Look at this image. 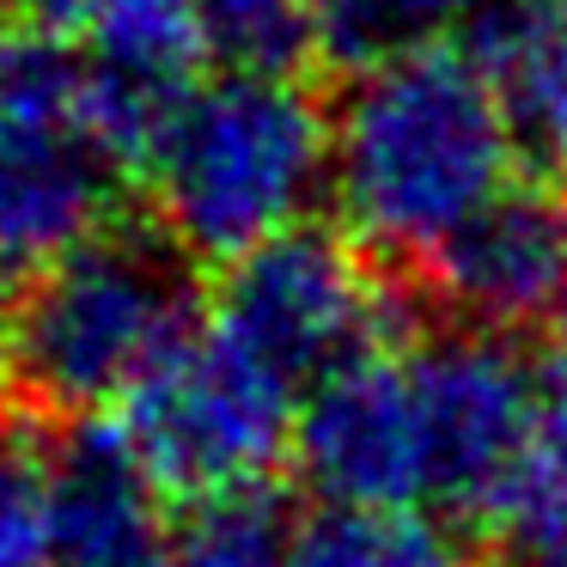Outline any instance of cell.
Wrapping results in <instances>:
<instances>
[{
    "instance_id": "cell-1",
    "label": "cell",
    "mask_w": 567,
    "mask_h": 567,
    "mask_svg": "<svg viewBox=\"0 0 567 567\" xmlns=\"http://www.w3.org/2000/svg\"><path fill=\"white\" fill-rule=\"evenodd\" d=\"M518 123L470 50L421 43L354 74L330 116V202L367 257L427 269L518 184Z\"/></svg>"
},
{
    "instance_id": "cell-2",
    "label": "cell",
    "mask_w": 567,
    "mask_h": 567,
    "mask_svg": "<svg viewBox=\"0 0 567 567\" xmlns=\"http://www.w3.org/2000/svg\"><path fill=\"white\" fill-rule=\"evenodd\" d=\"M177 257L238 262L299 233L330 196V116L299 74H214L184 92L147 153Z\"/></svg>"
},
{
    "instance_id": "cell-3",
    "label": "cell",
    "mask_w": 567,
    "mask_h": 567,
    "mask_svg": "<svg viewBox=\"0 0 567 567\" xmlns=\"http://www.w3.org/2000/svg\"><path fill=\"white\" fill-rule=\"evenodd\" d=\"M189 330L177 250L99 233L19 287L0 323V372L50 415H99L123 409Z\"/></svg>"
},
{
    "instance_id": "cell-4",
    "label": "cell",
    "mask_w": 567,
    "mask_h": 567,
    "mask_svg": "<svg viewBox=\"0 0 567 567\" xmlns=\"http://www.w3.org/2000/svg\"><path fill=\"white\" fill-rule=\"evenodd\" d=\"M116 153L92 123L74 43L0 31V275H38L92 245L111 214Z\"/></svg>"
},
{
    "instance_id": "cell-5",
    "label": "cell",
    "mask_w": 567,
    "mask_h": 567,
    "mask_svg": "<svg viewBox=\"0 0 567 567\" xmlns=\"http://www.w3.org/2000/svg\"><path fill=\"white\" fill-rule=\"evenodd\" d=\"M299 391L262 372L220 330H189L159 360L147 384L123 403V452L147 470L153 488L214 501L262 488L293 452Z\"/></svg>"
},
{
    "instance_id": "cell-6",
    "label": "cell",
    "mask_w": 567,
    "mask_h": 567,
    "mask_svg": "<svg viewBox=\"0 0 567 567\" xmlns=\"http://www.w3.org/2000/svg\"><path fill=\"white\" fill-rule=\"evenodd\" d=\"M214 330L306 403L311 384L336 379L342 367L384 348L391 293L354 238L299 226L275 245L226 262Z\"/></svg>"
},
{
    "instance_id": "cell-7",
    "label": "cell",
    "mask_w": 567,
    "mask_h": 567,
    "mask_svg": "<svg viewBox=\"0 0 567 567\" xmlns=\"http://www.w3.org/2000/svg\"><path fill=\"white\" fill-rule=\"evenodd\" d=\"M421 440V506L494 525L525 476L543 409V367H530L506 336L445 330L409 348Z\"/></svg>"
},
{
    "instance_id": "cell-8",
    "label": "cell",
    "mask_w": 567,
    "mask_h": 567,
    "mask_svg": "<svg viewBox=\"0 0 567 567\" xmlns=\"http://www.w3.org/2000/svg\"><path fill=\"white\" fill-rule=\"evenodd\" d=\"M43 31L74 43L92 80V123L116 165L147 159L196 86V0H38Z\"/></svg>"
},
{
    "instance_id": "cell-9",
    "label": "cell",
    "mask_w": 567,
    "mask_h": 567,
    "mask_svg": "<svg viewBox=\"0 0 567 567\" xmlns=\"http://www.w3.org/2000/svg\"><path fill=\"white\" fill-rule=\"evenodd\" d=\"M293 457L323 506L421 513V440L409 360L396 348L342 367L299 403Z\"/></svg>"
},
{
    "instance_id": "cell-10",
    "label": "cell",
    "mask_w": 567,
    "mask_h": 567,
    "mask_svg": "<svg viewBox=\"0 0 567 567\" xmlns=\"http://www.w3.org/2000/svg\"><path fill=\"white\" fill-rule=\"evenodd\" d=\"M427 281L464 330L513 336L567 318V196L513 184L427 262Z\"/></svg>"
},
{
    "instance_id": "cell-11",
    "label": "cell",
    "mask_w": 567,
    "mask_h": 567,
    "mask_svg": "<svg viewBox=\"0 0 567 567\" xmlns=\"http://www.w3.org/2000/svg\"><path fill=\"white\" fill-rule=\"evenodd\" d=\"M172 518L123 440H80L50 464L43 567H172Z\"/></svg>"
},
{
    "instance_id": "cell-12",
    "label": "cell",
    "mask_w": 567,
    "mask_h": 567,
    "mask_svg": "<svg viewBox=\"0 0 567 567\" xmlns=\"http://www.w3.org/2000/svg\"><path fill=\"white\" fill-rule=\"evenodd\" d=\"M476 55L494 74L518 141L567 172V0H501L476 25Z\"/></svg>"
},
{
    "instance_id": "cell-13",
    "label": "cell",
    "mask_w": 567,
    "mask_h": 567,
    "mask_svg": "<svg viewBox=\"0 0 567 567\" xmlns=\"http://www.w3.org/2000/svg\"><path fill=\"white\" fill-rule=\"evenodd\" d=\"M287 567H470V555L427 513L318 506L293 525Z\"/></svg>"
},
{
    "instance_id": "cell-14",
    "label": "cell",
    "mask_w": 567,
    "mask_h": 567,
    "mask_svg": "<svg viewBox=\"0 0 567 567\" xmlns=\"http://www.w3.org/2000/svg\"><path fill=\"white\" fill-rule=\"evenodd\" d=\"M196 25L220 74H299L323 50L311 0H196Z\"/></svg>"
},
{
    "instance_id": "cell-15",
    "label": "cell",
    "mask_w": 567,
    "mask_h": 567,
    "mask_svg": "<svg viewBox=\"0 0 567 567\" xmlns=\"http://www.w3.org/2000/svg\"><path fill=\"white\" fill-rule=\"evenodd\" d=\"M293 525L262 488L196 501L172 530V567H287Z\"/></svg>"
},
{
    "instance_id": "cell-16",
    "label": "cell",
    "mask_w": 567,
    "mask_h": 567,
    "mask_svg": "<svg viewBox=\"0 0 567 567\" xmlns=\"http://www.w3.org/2000/svg\"><path fill=\"white\" fill-rule=\"evenodd\" d=\"M470 7L476 0H311L323 50L360 55V62H384V55L440 43V31L464 19Z\"/></svg>"
},
{
    "instance_id": "cell-17",
    "label": "cell",
    "mask_w": 567,
    "mask_h": 567,
    "mask_svg": "<svg viewBox=\"0 0 567 567\" xmlns=\"http://www.w3.org/2000/svg\"><path fill=\"white\" fill-rule=\"evenodd\" d=\"M50 537V464L0 421V567H43Z\"/></svg>"
}]
</instances>
